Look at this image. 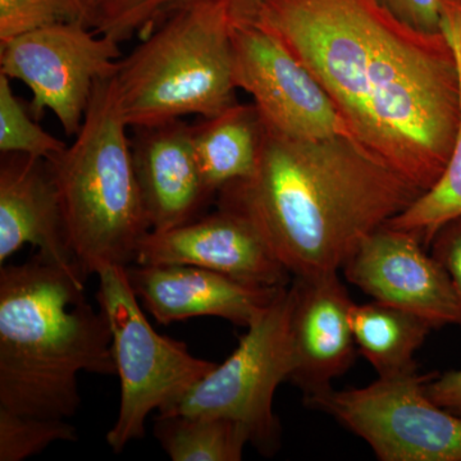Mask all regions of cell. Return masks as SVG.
I'll use <instances>...</instances> for the list:
<instances>
[{
  "instance_id": "1",
  "label": "cell",
  "mask_w": 461,
  "mask_h": 461,
  "mask_svg": "<svg viewBox=\"0 0 461 461\" xmlns=\"http://www.w3.org/2000/svg\"><path fill=\"white\" fill-rule=\"evenodd\" d=\"M254 23L313 72L355 140L418 189L435 185L461 114L444 30L420 32L378 0H266Z\"/></svg>"
},
{
  "instance_id": "2",
  "label": "cell",
  "mask_w": 461,
  "mask_h": 461,
  "mask_svg": "<svg viewBox=\"0 0 461 461\" xmlns=\"http://www.w3.org/2000/svg\"><path fill=\"white\" fill-rule=\"evenodd\" d=\"M421 193L351 136L305 140L266 124L256 173L217 195L218 205L254 224L294 277H309L342 269Z\"/></svg>"
},
{
  "instance_id": "3",
  "label": "cell",
  "mask_w": 461,
  "mask_h": 461,
  "mask_svg": "<svg viewBox=\"0 0 461 461\" xmlns=\"http://www.w3.org/2000/svg\"><path fill=\"white\" fill-rule=\"evenodd\" d=\"M86 278L41 253L0 269V406L67 420L81 405L78 375H117L107 315Z\"/></svg>"
},
{
  "instance_id": "4",
  "label": "cell",
  "mask_w": 461,
  "mask_h": 461,
  "mask_svg": "<svg viewBox=\"0 0 461 461\" xmlns=\"http://www.w3.org/2000/svg\"><path fill=\"white\" fill-rule=\"evenodd\" d=\"M113 76L96 83L74 144L47 160L68 247L86 276L135 262L150 232Z\"/></svg>"
},
{
  "instance_id": "5",
  "label": "cell",
  "mask_w": 461,
  "mask_h": 461,
  "mask_svg": "<svg viewBox=\"0 0 461 461\" xmlns=\"http://www.w3.org/2000/svg\"><path fill=\"white\" fill-rule=\"evenodd\" d=\"M118 63L113 76L127 126H156L223 113L238 103L229 12L212 0H182Z\"/></svg>"
},
{
  "instance_id": "6",
  "label": "cell",
  "mask_w": 461,
  "mask_h": 461,
  "mask_svg": "<svg viewBox=\"0 0 461 461\" xmlns=\"http://www.w3.org/2000/svg\"><path fill=\"white\" fill-rule=\"evenodd\" d=\"M98 302L112 332V345L121 400L117 420L107 433L115 454L145 436L149 414L159 411L217 363L200 359L184 342L159 335L142 313L138 296L127 278L126 267H99Z\"/></svg>"
},
{
  "instance_id": "7",
  "label": "cell",
  "mask_w": 461,
  "mask_h": 461,
  "mask_svg": "<svg viewBox=\"0 0 461 461\" xmlns=\"http://www.w3.org/2000/svg\"><path fill=\"white\" fill-rule=\"evenodd\" d=\"M291 306L293 295L287 285L248 327L236 350L222 364L158 412L238 421L260 454H275L280 447L281 426L273 400L294 368Z\"/></svg>"
},
{
  "instance_id": "8",
  "label": "cell",
  "mask_w": 461,
  "mask_h": 461,
  "mask_svg": "<svg viewBox=\"0 0 461 461\" xmlns=\"http://www.w3.org/2000/svg\"><path fill=\"white\" fill-rule=\"evenodd\" d=\"M435 373L420 368L378 377L366 387L304 397L363 438L382 461H461V415L427 393Z\"/></svg>"
},
{
  "instance_id": "9",
  "label": "cell",
  "mask_w": 461,
  "mask_h": 461,
  "mask_svg": "<svg viewBox=\"0 0 461 461\" xmlns=\"http://www.w3.org/2000/svg\"><path fill=\"white\" fill-rule=\"evenodd\" d=\"M120 45L81 23L39 27L0 44V74L29 86L36 121L50 109L76 136L96 83L117 71Z\"/></svg>"
},
{
  "instance_id": "10",
  "label": "cell",
  "mask_w": 461,
  "mask_h": 461,
  "mask_svg": "<svg viewBox=\"0 0 461 461\" xmlns=\"http://www.w3.org/2000/svg\"><path fill=\"white\" fill-rule=\"evenodd\" d=\"M232 42L236 87L253 96L267 126L305 140L351 136L329 93L277 36L241 23L232 27Z\"/></svg>"
},
{
  "instance_id": "11",
  "label": "cell",
  "mask_w": 461,
  "mask_h": 461,
  "mask_svg": "<svg viewBox=\"0 0 461 461\" xmlns=\"http://www.w3.org/2000/svg\"><path fill=\"white\" fill-rule=\"evenodd\" d=\"M426 248L417 233L384 224L363 240L342 271L373 300L420 315L433 329L459 326L453 282Z\"/></svg>"
},
{
  "instance_id": "12",
  "label": "cell",
  "mask_w": 461,
  "mask_h": 461,
  "mask_svg": "<svg viewBox=\"0 0 461 461\" xmlns=\"http://www.w3.org/2000/svg\"><path fill=\"white\" fill-rule=\"evenodd\" d=\"M136 264H185L256 286H287L291 273L244 215L218 205L214 213L142 239Z\"/></svg>"
},
{
  "instance_id": "13",
  "label": "cell",
  "mask_w": 461,
  "mask_h": 461,
  "mask_svg": "<svg viewBox=\"0 0 461 461\" xmlns=\"http://www.w3.org/2000/svg\"><path fill=\"white\" fill-rule=\"evenodd\" d=\"M294 368L288 381L318 395L353 366L357 355L350 311L354 302L339 272L295 277L290 285Z\"/></svg>"
},
{
  "instance_id": "14",
  "label": "cell",
  "mask_w": 461,
  "mask_h": 461,
  "mask_svg": "<svg viewBox=\"0 0 461 461\" xmlns=\"http://www.w3.org/2000/svg\"><path fill=\"white\" fill-rule=\"evenodd\" d=\"M126 273L139 302L163 326L215 317L248 329L282 288L256 286L185 264L132 263Z\"/></svg>"
},
{
  "instance_id": "15",
  "label": "cell",
  "mask_w": 461,
  "mask_h": 461,
  "mask_svg": "<svg viewBox=\"0 0 461 461\" xmlns=\"http://www.w3.org/2000/svg\"><path fill=\"white\" fill-rule=\"evenodd\" d=\"M133 130V167L150 230L163 232L199 218L214 195L200 171L193 127L176 120Z\"/></svg>"
},
{
  "instance_id": "16",
  "label": "cell",
  "mask_w": 461,
  "mask_h": 461,
  "mask_svg": "<svg viewBox=\"0 0 461 461\" xmlns=\"http://www.w3.org/2000/svg\"><path fill=\"white\" fill-rule=\"evenodd\" d=\"M58 266L85 275L67 241L65 221L50 163L26 154H3L0 163V264L23 245Z\"/></svg>"
},
{
  "instance_id": "17",
  "label": "cell",
  "mask_w": 461,
  "mask_h": 461,
  "mask_svg": "<svg viewBox=\"0 0 461 461\" xmlns=\"http://www.w3.org/2000/svg\"><path fill=\"white\" fill-rule=\"evenodd\" d=\"M266 124L254 104H233L193 127L194 148L208 190L217 195L256 173Z\"/></svg>"
},
{
  "instance_id": "18",
  "label": "cell",
  "mask_w": 461,
  "mask_h": 461,
  "mask_svg": "<svg viewBox=\"0 0 461 461\" xmlns=\"http://www.w3.org/2000/svg\"><path fill=\"white\" fill-rule=\"evenodd\" d=\"M351 327L357 351L368 360L378 377L397 375L417 366L420 350L432 324L420 315L373 300L353 304Z\"/></svg>"
},
{
  "instance_id": "19",
  "label": "cell",
  "mask_w": 461,
  "mask_h": 461,
  "mask_svg": "<svg viewBox=\"0 0 461 461\" xmlns=\"http://www.w3.org/2000/svg\"><path fill=\"white\" fill-rule=\"evenodd\" d=\"M442 30L453 42L460 66L461 83V0H442ZM461 215V114L459 129L447 166L438 180L423 191L405 211L387 226L417 233L429 248L437 230Z\"/></svg>"
},
{
  "instance_id": "20",
  "label": "cell",
  "mask_w": 461,
  "mask_h": 461,
  "mask_svg": "<svg viewBox=\"0 0 461 461\" xmlns=\"http://www.w3.org/2000/svg\"><path fill=\"white\" fill-rule=\"evenodd\" d=\"M154 436L173 461H240L250 437L226 418L158 415Z\"/></svg>"
},
{
  "instance_id": "21",
  "label": "cell",
  "mask_w": 461,
  "mask_h": 461,
  "mask_svg": "<svg viewBox=\"0 0 461 461\" xmlns=\"http://www.w3.org/2000/svg\"><path fill=\"white\" fill-rule=\"evenodd\" d=\"M7 76L0 74V151L51 160L67 145L42 130L14 95Z\"/></svg>"
},
{
  "instance_id": "22",
  "label": "cell",
  "mask_w": 461,
  "mask_h": 461,
  "mask_svg": "<svg viewBox=\"0 0 461 461\" xmlns=\"http://www.w3.org/2000/svg\"><path fill=\"white\" fill-rule=\"evenodd\" d=\"M177 0H85L86 25L117 42L145 38Z\"/></svg>"
},
{
  "instance_id": "23",
  "label": "cell",
  "mask_w": 461,
  "mask_h": 461,
  "mask_svg": "<svg viewBox=\"0 0 461 461\" xmlns=\"http://www.w3.org/2000/svg\"><path fill=\"white\" fill-rule=\"evenodd\" d=\"M77 438V430L66 420L32 417L0 406V461L29 459L54 442Z\"/></svg>"
},
{
  "instance_id": "24",
  "label": "cell",
  "mask_w": 461,
  "mask_h": 461,
  "mask_svg": "<svg viewBox=\"0 0 461 461\" xmlns=\"http://www.w3.org/2000/svg\"><path fill=\"white\" fill-rule=\"evenodd\" d=\"M68 23L86 25L85 0H0V44L39 27Z\"/></svg>"
},
{
  "instance_id": "25",
  "label": "cell",
  "mask_w": 461,
  "mask_h": 461,
  "mask_svg": "<svg viewBox=\"0 0 461 461\" xmlns=\"http://www.w3.org/2000/svg\"><path fill=\"white\" fill-rule=\"evenodd\" d=\"M429 248L432 257L444 267L453 282L461 311V215L437 230Z\"/></svg>"
},
{
  "instance_id": "26",
  "label": "cell",
  "mask_w": 461,
  "mask_h": 461,
  "mask_svg": "<svg viewBox=\"0 0 461 461\" xmlns=\"http://www.w3.org/2000/svg\"><path fill=\"white\" fill-rule=\"evenodd\" d=\"M406 25L420 32H442V0H378Z\"/></svg>"
},
{
  "instance_id": "27",
  "label": "cell",
  "mask_w": 461,
  "mask_h": 461,
  "mask_svg": "<svg viewBox=\"0 0 461 461\" xmlns=\"http://www.w3.org/2000/svg\"><path fill=\"white\" fill-rule=\"evenodd\" d=\"M426 390L437 405L461 415V369L436 375L427 384Z\"/></svg>"
},
{
  "instance_id": "28",
  "label": "cell",
  "mask_w": 461,
  "mask_h": 461,
  "mask_svg": "<svg viewBox=\"0 0 461 461\" xmlns=\"http://www.w3.org/2000/svg\"><path fill=\"white\" fill-rule=\"evenodd\" d=\"M182 2V0H177ZM221 3L229 12L233 25L250 23L257 20L266 0H212Z\"/></svg>"
}]
</instances>
